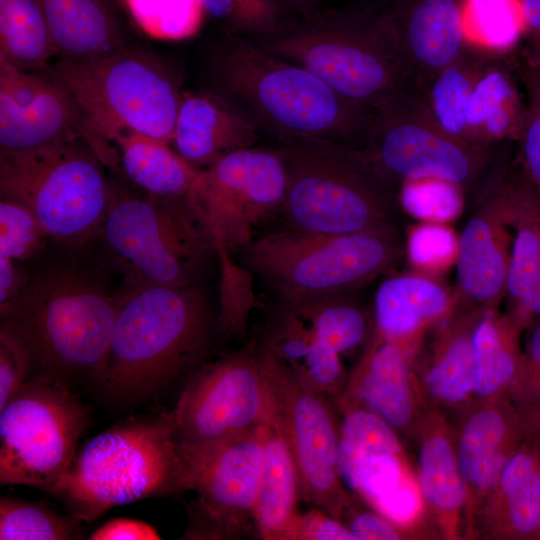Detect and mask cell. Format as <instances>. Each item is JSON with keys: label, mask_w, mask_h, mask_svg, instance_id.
I'll return each mask as SVG.
<instances>
[{"label": "cell", "mask_w": 540, "mask_h": 540, "mask_svg": "<svg viewBox=\"0 0 540 540\" xmlns=\"http://www.w3.org/2000/svg\"><path fill=\"white\" fill-rule=\"evenodd\" d=\"M219 94L278 142L316 138L363 148L374 110L254 40L228 34L211 56Z\"/></svg>", "instance_id": "obj_1"}, {"label": "cell", "mask_w": 540, "mask_h": 540, "mask_svg": "<svg viewBox=\"0 0 540 540\" xmlns=\"http://www.w3.org/2000/svg\"><path fill=\"white\" fill-rule=\"evenodd\" d=\"M214 322L201 284L131 287L121 298L107 355L93 383L115 401L155 395L200 362Z\"/></svg>", "instance_id": "obj_2"}, {"label": "cell", "mask_w": 540, "mask_h": 540, "mask_svg": "<svg viewBox=\"0 0 540 540\" xmlns=\"http://www.w3.org/2000/svg\"><path fill=\"white\" fill-rule=\"evenodd\" d=\"M188 490L170 413L125 419L78 447L48 492L79 521L149 497Z\"/></svg>", "instance_id": "obj_3"}, {"label": "cell", "mask_w": 540, "mask_h": 540, "mask_svg": "<svg viewBox=\"0 0 540 540\" xmlns=\"http://www.w3.org/2000/svg\"><path fill=\"white\" fill-rule=\"evenodd\" d=\"M69 96L85 141L104 165H113L115 136L137 133L171 143L181 94L173 76L150 57L126 47L110 54L59 58L42 71Z\"/></svg>", "instance_id": "obj_4"}, {"label": "cell", "mask_w": 540, "mask_h": 540, "mask_svg": "<svg viewBox=\"0 0 540 540\" xmlns=\"http://www.w3.org/2000/svg\"><path fill=\"white\" fill-rule=\"evenodd\" d=\"M254 41L304 67L342 97L373 110L408 81L386 12H316Z\"/></svg>", "instance_id": "obj_5"}, {"label": "cell", "mask_w": 540, "mask_h": 540, "mask_svg": "<svg viewBox=\"0 0 540 540\" xmlns=\"http://www.w3.org/2000/svg\"><path fill=\"white\" fill-rule=\"evenodd\" d=\"M121 305L96 280L70 269L32 279L4 308L1 322L29 345L35 365L67 380L100 373Z\"/></svg>", "instance_id": "obj_6"}, {"label": "cell", "mask_w": 540, "mask_h": 540, "mask_svg": "<svg viewBox=\"0 0 540 540\" xmlns=\"http://www.w3.org/2000/svg\"><path fill=\"white\" fill-rule=\"evenodd\" d=\"M276 148L287 170L276 216L282 228L344 234L393 226V189L363 149L316 138L286 140Z\"/></svg>", "instance_id": "obj_7"}, {"label": "cell", "mask_w": 540, "mask_h": 540, "mask_svg": "<svg viewBox=\"0 0 540 540\" xmlns=\"http://www.w3.org/2000/svg\"><path fill=\"white\" fill-rule=\"evenodd\" d=\"M402 254L394 226L344 234L280 228L233 255L280 302L350 294L387 273Z\"/></svg>", "instance_id": "obj_8"}, {"label": "cell", "mask_w": 540, "mask_h": 540, "mask_svg": "<svg viewBox=\"0 0 540 540\" xmlns=\"http://www.w3.org/2000/svg\"><path fill=\"white\" fill-rule=\"evenodd\" d=\"M99 234L132 287L201 284L218 260L216 242L188 196L115 192Z\"/></svg>", "instance_id": "obj_9"}, {"label": "cell", "mask_w": 540, "mask_h": 540, "mask_svg": "<svg viewBox=\"0 0 540 540\" xmlns=\"http://www.w3.org/2000/svg\"><path fill=\"white\" fill-rule=\"evenodd\" d=\"M83 139L0 152L1 198L29 209L50 238L79 244L99 234L115 191Z\"/></svg>", "instance_id": "obj_10"}, {"label": "cell", "mask_w": 540, "mask_h": 540, "mask_svg": "<svg viewBox=\"0 0 540 540\" xmlns=\"http://www.w3.org/2000/svg\"><path fill=\"white\" fill-rule=\"evenodd\" d=\"M169 413L189 481L211 454L270 420L259 342L193 371Z\"/></svg>", "instance_id": "obj_11"}, {"label": "cell", "mask_w": 540, "mask_h": 540, "mask_svg": "<svg viewBox=\"0 0 540 540\" xmlns=\"http://www.w3.org/2000/svg\"><path fill=\"white\" fill-rule=\"evenodd\" d=\"M87 425L67 380L42 371L0 410V483L49 492L70 466Z\"/></svg>", "instance_id": "obj_12"}, {"label": "cell", "mask_w": 540, "mask_h": 540, "mask_svg": "<svg viewBox=\"0 0 540 540\" xmlns=\"http://www.w3.org/2000/svg\"><path fill=\"white\" fill-rule=\"evenodd\" d=\"M362 149L392 189L421 179L464 188L478 177L489 158V149L447 134L418 93L407 87L374 109Z\"/></svg>", "instance_id": "obj_13"}, {"label": "cell", "mask_w": 540, "mask_h": 540, "mask_svg": "<svg viewBox=\"0 0 540 540\" xmlns=\"http://www.w3.org/2000/svg\"><path fill=\"white\" fill-rule=\"evenodd\" d=\"M270 419L295 461L301 497L341 520L351 498L338 471L339 424L327 397L303 385L262 342Z\"/></svg>", "instance_id": "obj_14"}, {"label": "cell", "mask_w": 540, "mask_h": 540, "mask_svg": "<svg viewBox=\"0 0 540 540\" xmlns=\"http://www.w3.org/2000/svg\"><path fill=\"white\" fill-rule=\"evenodd\" d=\"M286 186L279 150L253 146L202 169L187 196L216 246L235 255L256 237V228L276 218Z\"/></svg>", "instance_id": "obj_15"}, {"label": "cell", "mask_w": 540, "mask_h": 540, "mask_svg": "<svg viewBox=\"0 0 540 540\" xmlns=\"http://www.w3.org/2000/svg\"><path fill=\"white\" fill-rule=\"evenodd\" d=\"M265 425L222 446L190 473L188 490L196 497L183 538L232 540L247 532L263 471Z\"/></svg>", "instance_id": "obj_16"}, {"label": "cell", "mask_w": 540, "mask_h": 540, "mask_svg": "<svg viewBox=\"0 0 540 540\" xmlns=\"http://www.w3.org/2000/svg\"><path fill=\"white\" fill-rule=\"evenodd\" d=\"M85 140L79 113L45 72L16 68L0 58V152L32 151Z\"/></svg>", "instance_id": "obj_17"}, {"label": "cell", "mask_w": 540, "mask_h": 540, "mask_svg": "<svg viewBox=\"0 0 540 540\" xmlns=\"http://www.w3.org/2000/svg\"><path fill=\"white\" fill-rule=\"evenodd\" d=\"M488 182L512 235L506 314L523 331L540 319V194L523 170L507 165Z\"/></svg>", "instance_id": "obj_18"}, {"label": "cell", "mask_w": 540, "mask_h": 540, "mask_svg": "<svg viewBox=\"0 0 540 540\" xmlns=\"http://www.w3.org/2000/svg\"><path fill=\"white\" fill-rule=\"evenodd\" d=\"M533 435L531 424L512 401H481L465 417L454 442L469 521L478 515L508 458Z\"/></svg>", "instance_id": "obj_19"}, {"label": "cell", "mask_w": 540, "mask_h": 540, "mask_svg": "<svg viewBox=\"0 0 540 540\" xmlns=\"http://www.w3.org/2000/svg\"><path fill=\"white\" fill-rule=\"evenodd\" d=\"M467 0H398L387 13L407 79L418 89L470 43Z\"/></svg>", "instance_id": "obj_20"}, {"label": "cell", "mask_w": 540, "mask_h": 540, "mask_svg": "<svg viewBox=\"0 0 540 540\" xmlns=\"http://www.w3.org/2000/svg\"><path fill=\"white\" fill-rule=\"evenodd\" d=\"M480 206L458 238V286L478 309H495L505 297L512 235L489 183Z\"/></svg>", "instance_id": "obj_21"}, {"label": "cell", "mask_w": 540, "mask_h": 540, "mask_svg": "<svg viewBox=\"0 0 540 540\" xmlns=\"http://www.w3.org/2000/svg\"><path fill=\"white\" fill-rule=\"evenodd\" d=\"M335 400L339 409L363 407L397 433L407 431L417 410L407 344L376 334Z\"/></svg>", "instance_id": "obj_22"}, {"label": "cell", "mask_w": 540, "mask_h": 540, "mask_svg": "<svg viewBox=\"0 0 540 540\" xmlns=\"http://www.w3.org/2000/svg\"><path fill=\"white\" fill-rule=\"evenodd\" d=\"M259 130L219 93L181 94L171 146L189 163L204 169L236 150L253 147Z\"/></svg>", "instance_id": "obj_23"}, {"label": "cell", "mask_w": 540, "mask_h": 540, "mask_svg": "<svg viewBox=\"0 0 540 540\" xmlns=\"http://www.w3.org/2000/svg\"><path fill=\"white\" fill-rule=\"evenodd\" d=\"M478 515L496 538L540 539V433L511 454Z\"/></svg>", "instance_id": "obj_24"}, {"label": "cell", "mask_w": 540, "mask_h": 540, "mask_svg": "<svg viewBox=\"0 0 540 540\" xmlns=\"http://www.w3.org/2000/svg\"><path fill=\"white\" fill-rule=\"evenodd\" d=\"M261 341L306 387L335 399L343 391L348 378L341 354L318 341L287 306L278 302Z\"/></svg>", "instance_id": "obj_25"}, {"label": "cell", "mask_w": 540, "mask_h": 540, "mask_svg": "<svg viewBox=\"0 0 540 540\" xmlns=\"http://www.w3.org/2000/svg\"><path fill=\"white\" fill-rule=\"evenodd\" d=\"M57 56L80 60L125 47L113 11L104 0H36Z\"/></svg>", "instance_id": "obj_26"}, {"label": "cell", "mask_w": 540, "mask_h": 540, "mask_svg": "<svg viewBox=\"0 0 540 540\" xmlns=\"http://www.w3.org/2000/svg\"><path fill=\"white\" fill-rule=\"evenodd\" d=\"M451 307L449 293L431 279L390 277L379 285L374 297L376 334L408 344L425 326L445 318Z\"/></svg>", "instance_id": "obj_27"}, {"label": "cell", "mask_w": 540, "mask_h": 540, "mask_svg": "<svg viewBox=\"0 0 540 540\" xmlns=\"http://www.w3.org/2000/svg\"><path fill=\"white\" fill-rule=\"evenodd\" d=\"M494 54L481 71L466 109V124L473 145L489 149L498 141L519 140L526 104L504 63Z\"/></svg>", "instance_id": "obj_28"}, {"label": "cell", "mask_w": 540, "mask_h": 540, "mask_svg": "<svg viewBox=\"0 0 540 540\" xmlns=\"http://www.w3.org/2000/svg\"><path fill=\"white\" fill-rule=\"evenodd\" d=\"M301 497L298 470L279 428L265 425L264 465L253 524L262 539L290 540Z\"/></svg>", "instance_id": "obj_29"}, {"label": "cell", "mask_w": 540, "mask_h": 540, "mask_svg": "<svg viewBox=\"0 0 540 540\" xmlns=\"http://www.w3.org/2000/svg\"><path fill=\"white\" fill-rule=\"evenodd\" d=\"M417 475L423 501L446 533L455 536L461 517L466 516V489L455 442L438 420L431 421L421 435Z\"/></svg>", "instance_id": "obj_30"}, {"label": "cell", "mask_w": 540, "mask_h": 540, "mask_svg": "<svg viewBox=\"0 0 540 540\" xmlns=\"http://www.w3.org/2000/svg\"><path fill=\"white\" fill-rule=\"evenodd\" d=\"M112 144L126 176L151 196H187L201 171L171 144L145 135L119 134Z\"/></svg>", "instance_id": "obj_31"}, {"label": "cell", "mask_w": 540, "mask_h": 540, "mask_svg": "<svg viewBox=\"0 0 540 540\" xmlns=\"http://www.w3.org/2000/svg\"><path fill=\"white\" fill-rule=\"evenodd\" d=\"M522 330L495 309L482 310L472 333L475 360L473 395L480 401L496 400L509 392L523 359Z\"/></svg>", "instance_id": "obj_32"}, {"label": "cell", "mask_w": 540, "mask_h": 540, "mask_svg": "<svg viewBox=\"0 0 540 540\" xmlns=\"http://www.w3.org/2000/svg\"><path fill=\"white\" fill-rule=\"evenodd\" d=\"M493 55L470 42L454 61L414 89L447 134L472 146L466 124L467 104L477 78Z\"/></svg>", "instance_id": "obj_33"}, {"label": "cell", "mask_w": 540, "mask_h": 540, "mask_svg": "<svg viewBox=\"0 0 540 540\" xmlns=\"http://www.w3.org/2000/svg\"><path fill=\"white\" fill-rule=\"evenodd\" d=\"M482 310L448 325L423 372V387L444 405L463 404L474 392L475 360L472 333Z\"/></svg>", "instance_id": "obj_34"}, {"label": "cell", "mask_w": 540, "mask_h": 540, "mask_svg": "<svg viewBox=\"0 0 540 540\" xmlns=\"http://www.w3.org/2000/svg\"><path fill=\"white\" fill-rule=\"evenodd\" d=\"M55 55L36 0H0V58L20 70L42 72Z\"/></svg>", "instance_id": "obj_35"}, {"label": "cell", "mask_w": 540, "mask_h": 540, "mask_svg": "<svg viewBox=\"0 0 540 540\" xmlns=\"http://www.w3.org/2000/svg\"><path fill=\"white\" fill-rule=\"evenodd\" d=\"M309 327L318 341L339 354L356 348L367 334L364 312L349 294L322 296L296 302H280Z\"/></svg>", "instance_id": "obj_36"}, {"label": "cell", "mask_w": 540, "mask_h": 540, "mask_svg": "<svg viewBox=\"0 0 540 540\" xmlns=\"http://www.w3.org/2000/svg\"><path fill=\"white\" fill-rule=\"evenodd\" d=\"M465 28L468 39L494 54L505 56L524 36L519 0H467Z\"/></svg>", "instance_id": "obj_37"}, {"label": "cell", "mask_w": 540, "mask_h": 540, "mask_svg": "<svg viewBox=\"0 0 540 540\" xmlns=\"http://www.w3.org/2000/svg\"><path fill=\"white\" fill-rule=\"evenodd\" d=\"M78 521L42 504L11 496L0 498L1 540L79 539Z\"/></svg>", "instance_id": "obj_38"}, {"label": "cell", "mask_w": 540, "mask_h": 540, "mask_svg": "<svg viewBox=\"0 0 540 540\" xmlns=\"http://www.w3.org/2000/svg\"><path fill=\"white\" fill-rule=\"evenodd\" d=\"M136 24L159 40H183L197 33L205 12L200 0H126Z\"/></svg>", "instance_id": "obj_39"}, {"label": "cell", "mask_w": 540, "mask_h": 540, "mask_svg": "<svg viewBox=\"0 0 540 540\" xmlns=\"http://www.w3.org/2000/svg\"><path fill=\"white\" fill-rule=\"evenodd\" d=\"M216 248L220 272L217 323L225 336L242 337L256 305L254 276L227 250Z\"/></svg>", "instance_id": "obj_40"}, {"label": "cell", "mask_w": 540, "mask_h": 540, "mask_svg": "<svg viewBox=\"0 0 540 540\" xmlns=\"http://www.w3.org/2000/svg\"><path fill=\"white\" fill-rule=\"evenodd\" d=\"M206 15L228 34L261 39L284 25L280 0H200Z\"/></svg>", "instance_id": "obj_41"}, {"label": "cell", "mask_w": 540, "mask_h": 540, "mask_svg": "<svg viewBox=\"0 0 540 540\" xmlns=\"http://www.w3.org/2000/svg\"><path fill=\"white\" fill-rule=\"evenodd\" d=\"M400 202L413 217L423 222L442 223L456 218L463 209V188L438 179L402 183Z\"/></svg>", "instance_id": "obj_42"}, {"label": "cell", "mask_w": 540, "mask_h": 540, "mask_svg": "<svg viewBox=\"0 0 540 540\" xmlns=\"http://www.w3.org/2000/svg\"><path fill=\"white\" fill-rule=\"evenodd\" d=\"M48 237L29 209L1 198L0 259L20 263L36 254Z\"/></svg>", "instance_id": "obj_43"}, {"label": "cell", "mask_w": 540, "mask_h": 540, "mask_svg": "<svg viewBox=\"0 0 540 540\" xmlns=\"http://www.w3.org/2000/svg\"><path fill=\"white\" fill-rule=\"evenodd\" d=\"M527 329L521 368L509 393L535 433H540V319Z\"/></svg>", "instance_id": "obj_44"}, {"label": "cell", "mask_w": 540, "mask_h": 540, "mask_svg": "<svg viewBox=\"0 0 540 540\" xmlns=\"http://www.w3.org/2000/svg\"><path fill=\"white\" fill-rule=\"evenodd\" d=\"M409 261L423 270H440L456 261L458 238L445 224L423 222L409 231Z\"/></svg>", "instance_id": "obj_45"}, {"label": "cell", "mask_w": 540, "mask_h": 540, "mask_svg": "<svg viewBox=\"0 0 540 540\" xmlns=\"http://www.w3.org/2000/svg\"><path fill=\"white\" fill-rule=\"evenodd\" d=\"M523 83L527 92L526 115L521 136L522 170L540 194V65L524 67Z\"/></svg>", "instance_id": "obj_46"}, {"label": "cell", "mask_w": 540, "mask_h": 540, "mask_svg": "<svg viewBox=\"0 0 540 540\" xmlns=\"http://www.w3.org/2000/svg\"><path fill=\"white\" fill-rule=\"evenodd\" d=\"M35 365L25 339L11 326L1 322L0 328V410L29 379Z\"/></svg>", "instance_id": "obj_47"}, {"label": "cell", "mask_w": 540, "mask_h": 540, "mask_svg": "<svg viewBox=\"0 0 540 540\" xmlns=\"http://www.w3.org/2000/svg\"><path fill=\"white\" fill-rule=\"evenodd\" d=\"M343 517L347 519L345 524L356 540H398L403 536L401 525L376 510L357 508L353 505L352 499L341 519Z\"/></svg>", "instance_id": "obj_48"}, {"label": "cell", "mask_w": 540, "mask_h": 540, "mask_svg": "<svg viewBox=\"0 0 540 540\" xmlns=\"http://www.w3.org/2000/svg\"><path fill=\"white\" fill-rule=\"evenodd\" d=\"M290 540H356L348 526L324 510L299 513Z\"/></svg>", "instance_id": "obj_49"}, {"label": "cell", "mask_w": 540, "mask_h": 540, "mask_svg": "<svg viewBox=\"0 0 540 540\" xmlns=\"http://www.w3.org/2000/svg\"><path fill=\"white\" fill-rule=\"evenodd\" d=\"M160 535L150 524L126 517L112 518L98 527L91 540H158Z\"/></svg>", "instance_id": "obj_50"}, {"label": "cell", "mask_w": 540, "mask_h": 540, "mask_svg": "<svg viewBox=\"0 0 540 540\" xmlns=\"http://www.w3.org/2000/svg\"><path fill=\"white\" fill-rule=\"evenodd\" d=\"M527 39L528 63L540 65V0H519Z\"/></svg>", "instance_id": "obj_51"}, {"label": "cell", "mask_w": 540, "mask_h": 540, "mask_svg": "<svg viewBox=\"0 0 540 540\" xmlns=\"http://www.w3.org/2000/svg\"><path fill=\"white\" fill-rule=\"evenodd\" d=\"M282 4L288 6L302 17H308L316 13V6L319 0H280Z\"/></svg>", "instance_id": "obj_52"}, {"label": "cell", "mask_w": 540, "mask_h": 540, "mask_svg": "<svg viewBox=\"0 0 540 540\" xmlns=\"http://www.w3.org/2000/svg\"><path fill=\"white\" fill-rule=\"evenodd\" d=\"M110 7H115V3L118 0H104Z\"/></svg>", "instance_id": "obj_53"}]
</instances>
